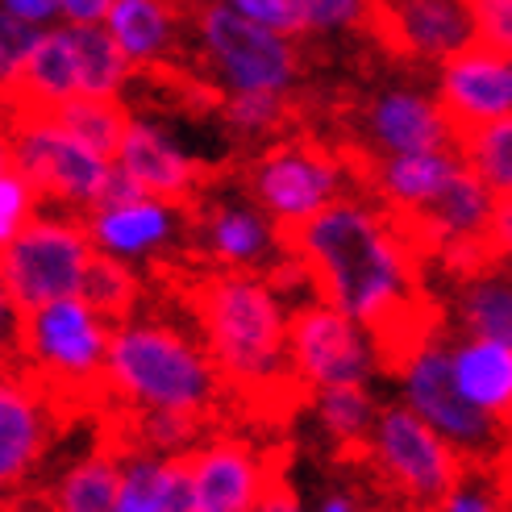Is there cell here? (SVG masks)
<instances>
[{
	"mask_svg": "<svg viewBox=\"0 0 512 512\" xmlns=\"http://www.w3.org/2000/svg\"><path fill=\"white\" fill-rule=\"evenodd\" d=\"M117 479H121V450L105 442L59 479L55 512H113Z\"/></svg>",
	"mask_w": 512,
	"mask_h": 512,
	"instance_id": "83f0119b",
	"label": "cell"
},
{
	"mask_svg": "<svg viewBox=\"0 0 512 512\" xmlns=\"http://www.w3.org/2000/svg\"><path fill=\"white\" fill-rule=\"evenodd\" d=\"M321 512H358V504H354L350 496H329Z\"/></svg>",
	"mask_w": 512,
	"mask_h": 512,
	"instance_id": "ee69618b",
	"label": "cell"
},
{
	"mask_svg": "<svg viewBox=\"0 0 512 512\" xmlns=\"http://www.w3.org/2000/svg\"><path fill=\"white\" fill-rule=\"evenodd\" d=\"M67 38L75 55V96L121 100L125 84L134 80V67L125 63L105 25H67Z\"/></svg>",
	"mask_w": 512,
	"mask_h": 512,
	"instance_id": "484cf974",
	"label": "cell"
},
{
	"mask_svg": "<svg viewBox=\"0 0 512 512\" xmlns=\"http://www.w3.org/2000/svg\"><path fill=\"white\" fill-rule=\"evenodd\" d=\"M71 96H75V55H71L67 25L55 21L38 30L5 100L13 113H55Z\"/></svg>",
	"mask_w": 512,
	"mask_h": 512,
	"instance_id": "7402d4cb",
	"label": "cell"
},
{
	"mask_svg": "<svg viewBox=\"0 0 512 512\" xmlns=\"http://www.w3.org/2000/svg\"><path fill=\"white\" fill-rule=\"evenodd\" d=\"M188 204L159 200V196H134L121 204H96L84 213V234L96 254H109L117 263H155L184 238Z\"/></svg>",
	"mask_w": 512,
	"mask_h": 512,
	"instance_id": "7c38bea8",
	"label": "cell"
},
{
	"mask_svg": "<svg viewBox=\"0 0 512 512\" xmlns=\"http://www.w3.org/2000/svg\"><path fill=\"white\" fill-rule=\"evenodd\" d=\"M221 5L234 9L246 21H254V25H263V30H271V34H284V38H296V42L304 38L292 0H221Z\"/></svg>",
	"mask_w": 512,
	"mask_h": 512,
	"instance_id": "d590c367",
	"label": "cell"
},
{
	"mask_svg": "<svg viewBox=\"0 0 512 512\" xmlns=\"http://www.w3.org/2000/svg\"><path fill=\"white\" fill-rule=\"evenodd\" d=\"M271 467V454H259L242 438H209L188 450L192 512H250Z\"/></svg>",
	"mask_w": 512,
	"mask_h": 512,
	"instance_id": "d6986e66",
	"label": "cell"
},
{
	"mask_svg": "<svg viewBox=\"0 0 512 512\" xmlns=\"http://www.w3.org/2000/svg\"><path fill=\"white\" fill-rule=\"evenodd\" d=\"M304 38L375 30V0H292Z\"/></svg>",
	"mask_w": 512,
	"mask_h": 512,
	"instance_id": "836d02e7",
	"label": "cell"
},
{
	"mask_svg": "<svg viewBox=\"0 0 512 512\" xmlns=\"http://www.w3.org/2000/svg\"><path fill=\"white\" fill-rule=\"evenodd\" d=\"M0 13L17 17L21 25H30V30H46V25L59 21L55 0H0Z\"/></svg>",
	"mask_w": 512,
	"mask_h": 512,
	"instance_id": "ab89813d",
	"label": "cell"
},
{
	"mask_svg": "<svg viewBox=\"0 0 512 512\" xmlns=\"http://www.w3.org/2000/svg\"><path fill=\"white\" fill-rule=\"evenodd\" d=\"M363 138L375 159L417 155V150H450L458 142L438 96L425 88H383L363 109Z\"/></svg>",
	"mask_w": 512,
	"mask_h": 512,
	"instance_id": "e0dca14e",
	"label": "cell"
},
{
	"mask_svg": "<svg viewBox=\"0 0 512 512\" xmlns=\"http://www.w3.org/2000/svg\"><path fill=\"white\" fill-rule=\"evenodd\" d=\"M463 167L458 150H417V155H388V159H371L363 167V179L375 188L379 196V209L408 221L417 217L425 204L446 188V179Z\"/></svg>",
	"mask_w": 512,
	"mask_h": 512,
	"instance_id": "ffe728a7",
	"label": "cell"
},
{
	"mask_svg": "<svg viewBox=\"0 0 512 512\" xmlns=\"http://www.w3.org/2000/svg\"><path fill=\"white\" fill-rule=\"evenodd\" d=\"M404 383V404L413 413L438 429L442 438L463 454V458H508L504 454V433L496 417H488L483 408H475L450 375V338L446 325L429 329V334L400 358V367L392 371Z\"/></svg>",
	"mask_w": 512,
	"mask_h": 512,
	"instance_id": "ba28073f",
	"label": "cell"
},
{
	"mask_svg": "<svg viewBox=\"0 0 512 512\" xmlns=\"http://www.w3.org/2000/svg\"><path fill=\"white\" fill-rule=\"evenodd\" d=\"M192 317L221 392L259 417H284L304 400L288 367V304L254 271H209L196 279Z\"/></svg>",
	"mask_w": 512,
	"mask_h": 512,
	"instance_id": "7a4b0ae2",
	"label": "cell"
},
{
	"mask_svg": "<svg viewBox=\"0 0 512 512\" xmlns=\"http://www.w3.org/2000/svg\"><path fill=\"white\" fill-rule=\"evenodd\" d=\"M438 105L454 134L479 130L488 121L512 117V59L508 50L471 42L450 55L438 71Z\"/></svg>",
	"mask_w": 512,
	"mask_h": 512,
	"instance_id": "4fadbf2b",
	"label": "cell"
},
{
	"mask_svg": "<svg viewBox=\"0 0 512 512\" xmlns=\"http://www.w3.org/2000/svg\"><path fill=\"white\" fill-rule=\"evenodd\" d=\"M379 512H400V508H379Z\"/></svg>",
	"mask_w": 512,
	"mask_h": 512,
	"instance_id": "f6af8a7d",
	"label": "cell"
},
{
	"mask_svg": "<svg viewBox=\"0 0 512 512\" xmlns=\"http://www.w3.org/2000/svg\"><path fill=\"white\" fill-rule=\"evenodd\" d=\"M17 304L5 296V288H0V367H9L17 363Z\"/></svg>",
	"mask_w": 512,
	"mask_h": 512,
	"instance_id": "b9f144b4",
	"label": "cell"
},
{
	"mask_svg": "<svg viewBox=\"0 0 512 512\" xmlns=\"http://www.w3.org/2000/svg\"><path fill=\"white\" fill-rule=\"evenodd\" d=\"M450 375L475 408L508 425L512 408V342L500 338H463L450 342Z\"/></svg>",
	"mask_w": 512,
	"mask_h": 512,
	"instance_id": "cb8c5ba5",
	"label": "cell"
},
{
	"mask_svg": "<svg viewBox=\"0 0 512 512\" xmlns=\"http://www.w3.org/2000/svg\"><path fill=\"white\" fill-rule=\"evenodd\" d=\"M100 25L134 71H159L184 38V9L175 0H113Z\"/></svg>",
	"mask_w": 512,
	"mask_h": 512,
	"instance_id": "44dd1931",
	"label": "cell"
},
{
	"mask_svg": "<svg viewBox=\"0 0 512 512\" xmlns=\"http://www.w3.org/2000/svg\"><path fill=\"white\" fill-rule=\"evenodd\" d=\"M113 512H192L188 454H121Z\"/></svg>",
	"mask_w": 512,
	"mask_h": 512,
	"instance_id": "603a6c76",
	"label": "cell"
},
{
	"mask_svg": "<svg viewBox=\"0 0 512 512\" xmlns=\"http://www.w3.org/2000/svg\"><path fill=\"white\" fill-rule=\"evenodd\" d=\"M38 30H30V25H21L17 17L0 13V96H5L17 80V71L25 63V55H30Z\"/></svg>",
	"mask_w": 512,
	"mask_h": 512,
	"instance_id": "8d00e7d4",
	"label": "cell"
},
{
	"mask_svg": "<svg viewBox=\"0 0 512 512\" xmlns=\"http://www.w3.org/2000/svg\"><path fill=\"white\" fill-rule=\"evenodd\" d=\"M350 179V163L317 138H275L246 167L250 200L279 225V234H292L350 196Z\"/></svg>",
	"mask_w": 512,
	"mask_h": 512,
	"instance_id": "52a82bcc",
	"label": "cell"
},
{
	"mask_svg": "<svg viewBox=\"0 0 512 512\" xmlns=\"http://www.w3.org/2000/svg\"><path fill=\"white\" fill-rule=\"evenodd\" d=\"M454 150L471 175H479L500 200H508V192H512V117L458 134Z\"/></svg>",
	"mask_w": 512,
	"mask_h": 512,
	"instance_id": "f546056e",
	"label": "cell"
},
{
	"mask_svg": "<svg viewBox=\"0 0 512 512\" xmlns=\"http://www.w3.org/2000/svg\"><path fill=\"white\" fill-rule=\"evenodd\" d=\"M250 512H300V500H296V488L288 479V458L284 454H271L267 479H263L259 496H254Z\"/></svg>",
	"mask_w": 512,
	"mask_h": 512,
	"instance_id": "f35d334b",
	"label": "cell"
},
{
	"mask_svg": "<svg viewBox=\"0 0 512 512\" xmlns=\"http://www.w3.org/2000/svg\"><path fill=\"white\" fill-rule=\"evenodd\" d=\"M88 259L92 246L80 213H38L9 246H0V288L17 313H30L46 300L80 292Z\"/></svg>",
	"mask_w": 512,
	"mask_h": 512,
	"instance_id": "9c48e42d",
	"label": "cell"
},
{
	"mask_svg": "<svg viewBox=\"0 0 512 512\" xmlns=\"http://www.w3.org/2000/svg\"><path fill=\"white\" fill-rule=\"evenodd\" d=\"M375 30L417 63H446L475 42L471 0H375Z\"/></svg>",
	"mask_w": 512,
	"mask_h": 512,
	"instance_id": "9a60e30c",
	"label": "cell"
},
{
	"mask_svg": "<svg viewBox=\"0 0 512 512\" xmlns=\"http://www.w3.org/2000/svg\"><path fill=\"white\" fill-rule=\"evenodd\" d=\"M463 338H500L512 342V288L508 271L500 263H488L479 271H467L463 288L454 300Z\"/></svg>",
	"mask_w": 512,
	"mask_h": 512,
	"instance_id": "d4e9b609",
	"label": "cell"
},
{
	"mask_svg": "<svg viewBox=\"0 0 512 512\" xmlns=\"http://www.w3.org/2000/svg\"><path fill=\"white\" fill-rule=\"evenodd\" d=\"M192 238L217 271H254L263 275L279 254L284 234L254 200H213L192 217Z\"/></svg>",
	"mask_w": 512,
	"mask_h": 512,
	"instance_id": "5bb4252c",
	"label": "cell"
},
{
	"mask_svg": "<svg viewBox=\"0 0 512 512\" xmlns=\"http://www.w3.org/2000/svg\"><path fill=\"white\" fill-rule=\"evenodd\" d=\"M475 42L492 50H512V0H471Z\"/></svg>",
	"mask_w": 512,
	"mask_h": 512,
	"instance_id": "74e56055",
	"label": "cell"
},
{
	"mask_svg": "<svg viewBox=\"0 0 512 512\" xmlns=\"http://www.w3.org/2000/svg\"><path fill=\"white\" fill-rule=\"evenodd\" d=\"M105 392L125 408H171L209 421L225 400L200 342L184 329L130 313L113 325L105 350Z\"/></svg>",
	"mask_w": 512,
	"mask_h": 512,
	"instance_id": "3957f363",
	"label": "cell"
},
{
	"mask_svg": "<svg viewBox=\"0 0 512 512\" xmlns=\"http://www.w3.org/2000/svg\"><path fill=\"white\" fill-rule=\"evenodd\" d=\"M217 109L229 134H238L246 142H275L288 130L296 100L288 92H234V96H221Z\"/></svg>",
	"mask_w": 512,
	"mask_h": 512,
	"instance_id": "f1b7e54d",
	"label": "cell"
},
{
	"mask_svg": "<svg viewBox=\"0 0 512 512\" xmlns=\"http://www.w3.org/2000/svg\"><path fill=\"white\" fill-rule=\"evenodd\" d=\"M363 463L400 500V512H438L467 458L408 404H388L371 421Z\"/></svg>",
	"mask_w": 512,
	"mask_h": 512,
	"instance_id": "8992f818",
	"label": "cell"
},
{
	"mask_svg": "<svg viewBox=\"0 0 512 512\" xmlns=\"http://www.w3.org/2000/svg\"><path fill=\"white\" fill-rule=\"evenodd\" d=\"M288 367L309 396L342 383H367L379 371V354L363 325H354L334 304L309 300L288 309Z\"/></svg>",
	"mask_w": 512,
	"mask_h": 512,
	"instance_id": "8fae6325",
	"label": "cell"
},
{
	"mask_svg": "<svg viewBox=\"0 0 512 512\" xmlns=\"http://www.w3.org/2000/svg\"><path fill=\"white\" fill-rule=\"evenodd\" d=\"M9 163L30 179L42 200H55L80 217L96 209L113 171V159L75 142L50 113H13Z\"/></svg>",
	"mask_w": 512,
	"mask_h": 512,
	"instance_id": "30bf717a",
	"label": "cell"
},
{
	"mask_svg": "<svg viewBox=\"0 0 512 512\" xmlns=\"http://www.w3.org/2000/svg\"><path fill=\"white\" fill-rule=\"evenodd\" d=\"M113 321H105L88 300L59 296L17 321V367L30 375L59 417L75 408H100L105 392V350Z\"/></svg>",
	"mask_w": 512,
	"mask_h": 512,
	"instance_id": "277c9868",
	"label": "cell"
},
{
	"mask_svg": "<svg viewBox=\"0 0 512 512\" xmlns=\"http://www.w3.org/2000/svg\"><path fill=\"white\" fill-rule=\"evenodd\" d=\"M80 300H88L92 309L105 317V321H125L134 309H138V296H142V284H138V271L130 263H117L109 254H96L84 267V279H80Z\"/></svg>",
	"mask_w": 512,
	"mask_h": 512,
	"instance_id": "4dcf8cb0",
	"label": "cell"
},
{
	"mask_svg": "<svg viewBox=\"0 0 512 512\" xmlns=\"http://www.w3.org/2000/svg\"><path fill=\"white\" fill-rule=\"evenodd\" d=\"M438 512H508V458H467Z\"/></svg>",
	"mask_w": 512,
	"mask_h": 512,
	"instance_id": "d6a6232c",
	"label": "cell"
},
{
	"mask_svg": "<svg viewBox=\"0 0 512 512\" xmlns=\"http://www.w3.org/2000/svg\"><path fill=\"white\" fill-rule=\"evenodd\" d=\"M113 167L121 175H130L146 196L175 200V204H192L204 184V167L179 146V138L167 125L150 117H125L121 142L113 150Z\"/></svg>",
	"mask_w": 512,
	"mask_h": 512,
	"instance_id": "2e32d148",
	"label": "cell"
},
{
	"mask_svg": "<svg viewBox=\"0 0 512 512\" xmlns=\"http://www.w3.org/2000/svg\"><path fill=\"white\" fill-rule=\"evenodd\" d=\"M192 38L200 50V63L209 67V80L221 96H234V92L292 96L300 88V75H304L300 42L238 17L221 0L192 13Z\"/></svg>",
	"mask_w": 512,
	"mask_h": 512,
	"instance_id": "5b68a950",
	"label": "cell"
},
{
	"mask_svg": "<svg viewBox=\"0 0 512 512\" xmlns=\"http://www.w3.org/2000/svg\"><path fill=\"white\" fill-rule=\"evenodd\" d=\"M9 125H13V109H9V100L0 96V167H9Z\"/></svg>",
	"mask_w": 512,
	"mask_h": 512,
	"instance_id": "7bdbcfd3",
	"label": "cell"
},
{
	"mask_svg": "<svg viewBox=\"0 0 512 512\" xmlns=\"http://www.w3.org/2000/svg\"><path fill=\"white\" fill-rule=\"evenodd\" d=\"M113 0H55V13L63 25H100Z\"/></svg>",
	"mask_w": 512,
	"mask_h": 512,
	"instance_id": "60d3db41",
	"label": "cell"
},
{
	"mask_svg": "<svg viewBox=\"0 0 512 512\" xmlns=\"http://www.w3.org/2000/svg\"><path fill=\"white\" fill-rule=\"evenodd\" d=\"M59 421V408L17 363L0 367V488H13L34 471Z\"/></svg>",
	"mask_w": 512,
	"mask_h": 512,
	"instance_id": "ac0fdd59",
	"label": "cell"
},
{
	"mask_svg": "<svg viewBox=\"0 0 512 512\" xmlns=\"http://www.w3.org/2000/svg\"><path fill=\"white\" fill-rule=\"evenodd\" d=\"M317 421L325 429V438L334 442L338 458H363L371 421H375V396L367 392V383H342V388L313 392Z\"/></svg>",
	"mask_w": 512,
	"mask_h": 512,
	"instance_id": "4316f807",
	"label": "cell"
},
{
	"mask_svg": "<svg viewBox=\"0 0 512 512\" xmlns=\"http://www.w3.org/2000/svg\"><path fill=\"white\" fill-rule=\"evenodd\" d=\"M42 213V196L13 163L0 167V246H9Z\"/></svg>",
	"mask_w": 512,
	"mask_h": 512,
	"instance_id": "e575fe53",
	"label": "cell"
},
{
	"mask_svg": "<svg viewBox=\"0 0 512 512\" xmlns=\"http://www.w3.org/2000/svg\"><path fill=\"white\" fill-rule=\"evenodd\" d=\"M284 246L309 271L317 300L371 334L379 371H396L400 358L442 325V313L421 296L413 242L379 204L342 196L284 234Z\"/></svg>",
	"mask_w": 512,
	"mask_h": 512,
	"instance_id": "6da1fadb",
	"label": "cell"
},
{
	"mask_svg": "<svg viewBox=\"0 0 512 512\" xmlns=\"http://www.w3.org/2000/svg\"><path fill=\"white\" fill-rule=\"evenodd\" d=\"M50 117H55L75 142H84L88 150H96V155L113 159V150L121 142V130H125V117H130V113L121 109V100L71 96L67 105H59Z\"/></svg>",
	"mask_w": 512,
	"mask_h": 512,
	"instance_id": "1f68e13d",
	"label": "cell"
}]
</instances>
